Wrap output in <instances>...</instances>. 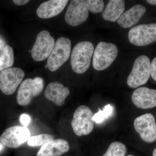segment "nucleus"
<instances>
[{"label": "nucleus", "instance_id": "obj_1", "mask_svg": "<svg viewBox=\"0 0 156 156\" xmlns=\"http://www.w3.org/2000/svg\"><path fill=\"white\" fill-rule=\"evenodd\" d=\"M94 52L93 44L88 41L78 43L74 47L71 55V65L75 73L83 74L87 71Z\"/></svg>", "mask_w": 156, "mask_h": 156}, {"label": "nucleus", "instance_id": "obj_2", "mask_svg": "<svg viewBox=\"0 0 156 156\" xmlns=\"http://www.w3.org/2000/svg\"><path fill=\"white\" fill-rule=\"evenodd\" d=\"M150 59L145 55H141L134 61L132 70L127 79L128 87L136 89L145 84L151 76Z\"/></svg>", "mask_w": 156, "mask_h": 156}, {"label": "nucleus", "instance_id": "obj_3", "mask_svg": "<svg viewBox=\"0 0 156 156\" xmlns=\"http://www.w3.org/2000/svg\"><path fill=\"white\" fill-rule=\"evenodd\" d=\"M118 54V48L114 44L100 42L98 44L93 53V68L98 71L106 69L115 61Z\"/></svg>", "mask_w": 156, "mask_h": 156}, {"label": "nucleus", "instance_id": "obj_4", "mask_svg": "<svg viewBox=\"0 0 156 156\" xmlns=\"http://www.w3.org/2000/svg\"><path fill=\"white\" fill-rule=\"evenodd\" d=\"M94 114L91 109L81 105L76 109L71 122L75 134L78 136L88 135L94 129Z\"/></svg>", "mask_w": 156, "mask_h": 156}, {"label": "nucleus", "instance_id": "obj_5", "mask_svg": "<svg viewBox=\"0 0 156 156\" xmlns=\"http://www.w3.org/2000/svg\"><path fill=\"white\" fill-rule=\"evenodd\" d=\"M71 51L70 39L60 37L56 41L53 51L48 57L47 65L50 71L58 70L67 61Z\"/></svg>", "mask_w": 156, "mask_h": 156}, {"label": "nucleus", "instance_id": "obj_6", "mask_svg": "<svg viewBox=\"0 0 156 156\" xmlns=\"http://www.w3.org/2000/svg\"><path fill=\"white\" fill-rule=\"evenodd\" d=\"M44 88V80L40 77L26 79L21 83L17 92V103L21 106L30 104L34 98L38 96Z\"/></svg>", "mask_w": 156, "mask_h": 156}, {"label": "nucleus", "instance_id": "obj_7", "mask_svg": "<svg viewBox=\"0 0 156 156\" xmlns=\"http://www.w3.org/2000/svg\"><path fill=\"white\" fill-rule=\"evenodd\" d=\"M128 39L131 44L139 47L152 44L156 41V23L133 27L128 33Z\"/></svg>", "mask_w": 156, "mask_h": 156}, {"label": "nucleus", "instance_id": "obj_8", "mask_svg": "<svg viewBox=\"0 0 156 156\" xmlns=\"http://www.w3.org/2000/svg\"><path fill=\"white\" fill-rule=\"evenodd\" d=\"M55 45V40L47 30L40 32L31 50V56L35 61H43L48 58Z\"/></svg>", "mask_w": 156, "mask_h": 156}, {"label": "nucleus", "instance_id": "obj_9", "mask_svg": "<svg viewBox=\"0 0 156 156\" xmlns=\"http://www.w3.org/2000/svg\"><path fill=\"white\" fill-rule=\"evenodd\" d=\"M25 73L19 68H10L0 73V89L4 94L11 95L22 82Z\"/></svg>", "mask_w": 156, "mask_h": 156}, {"label": "nucleus", "instance_id": "obj_10", "mask_svg": "<svg viewBox=\"0 0 156 156\" xmlns=\"http://www.w3.org/2000/svg\"><path fill=\"white\" fill-rule=\"evenodd\" d=\"M134 129L140 138L146 142L156 140V122L154 117L151 113L137 117L134 121Z\"/></svg>", "mask_w": 156, "mask_h": 156}, {"label": "nucleus", "instance_id": "obj_11", "mask_svg": "<svg viewBox=\"0 0 156 156\" xmlns=\"http://www.w3.org/2000/svg\"><path fill=\"white\" fill-rule=\"evenodd\" d=\"M30 137L28 128L20 126L8 128L0 136V140L4 145L9 148L19 147Z\"/></svg>", "mask_w": 156, "mask_h": 156}, {"label": "nucleus", "instance_id": "obj_12", "mask_svg": "<svg viewBox=\"0 0 156 156\" xmlns=\"http://www.w3.org/2000/svg\"><path fill=\"white\" fill-rule=\"evenodd\" d=\"M89 15L86 1L72 0L68 7L65 20L69 25L78 26L87 20Z\"/></svg>", "mask_w": 156, "mask_h": 156}, {"label": "nucleus", "instance_id": "obj_13", "mask_svg": "<svg viewBox=\"0 0 156 156\" xmlns=\"http://www.w3.org/2000/svg\"><path fill=\"white\" fill-rule=\"evenodd\" d=\"M132 102L137 108H152L156 107V90L147 87H140L133 92Z\"/></svg>", "mask_w": 156, "mask_h": 156}, {"label": "nucleus", "instance_id": "obj_14", "mask_svg": "<svg viewBox=\"0 0 156 156\" xmlns=\"http://www.w3.org/2000/svg\"><path fill=\"white\" fill-rule=\"evenodd\" d=\"M68 87H65L59 82H51L48 84L45 90V97L57 106H61L65 103V101L69 95Z\"/></svg>", "mask_w": 156, "mask_h": 156}, {"label": "nucleus", "instance_id": "obj_15", "mask_svg": "<svg viewBox=\"0 0 156 156\" xmlns=\"http://www.w3.org/2000/svg\"><path fill=\"white\" fill-rule=\"evenodd\" d=\"M68 2V0H50L45 2L37 9V15L42 19L56 17L63 11Z\"/></svg>", "mask_w": 156, "mask_h": 156}, {"label": "nucleus", "instance_id": "obj_16", "mask_svg": "<svg viewBox=\"0 0 156 156\" xmlns=\"http://www.w3.org/2000/svg\"><path fill=\"white\" fill-rule=\"evenodd\" d=\"M67 140L63 139H53L42 146L37 156H60L69 151Z\"/></svg>", "mask_w": 156, "mask_h": 156}, {"label": "nucleus", "instance_id": "obj_17", "mask_svg": "<svg viewBox=\"0 0 156 156\" xmlns=\"http://www.w3.org/2000/svg\"><path fill=\"white\" fill-rule=\"evenodd\" d=\"M146 9L141 5H136L124 12L118 20V23L124 28L131 27L139 22L145 14Z\"/></svg>", "mask_w": 156, "mask_h": 156}, {"label": "nucleus", "instance_id": "obj_18", "mask_svg": "<svg viewBox=\"0 0 156 156\" xmlns=\"http://www.w3.org/2000/svg\"><path fill=\"white\" fill-rule=\"evenodd\" d=\"M125 10L123 0H110L102 13V17L106 21L115 22L119 20Z\"/></svg>", "mask_w": 156, "mask_h": 156}, {"label": "nucleus", "instance_id": "obj_19", "mask_svg": "<svg viewBox=\"0 0 156 156\" xmlns=\"http://www.w3.org/2000/svg\"><path fill=\"white\" fill-rule=\"evenodd\" d=\"M14 50L9 45H6L0 55V72L10 68L14 63Z\"/></svg>", "mask_w": 156, "mask_h": 156}, {"label": "nucleus", "instance_id": "obj_20", "mask_svg": "<svg viewBox=\"0 0 156 156\" xmlns=\"http://www.w3.org/2000/svg\"><path fill=\"white\" fill-rule=\"evenodd\" d=\"M127 149L124 144L118 141L112 143L102 156H125Z\"/></svg>", "mask_w": 156, "mask_h": 156}, {"label": "nucleus", "instance_id": "obj_21", "mask_svg": "<svg viewBox=\"0 0 156 156\" xmlns=\"http://www.w3.org/2000/svg\"><path fill=\"white\" fill-rule=\"evenodd\" d=\"M54 139V137L49 134H41L31 136L27 140L29 146L37 147L43 146L44 144Z\"/></svg>", "mask_w": 156, "mask_h": 156}, {"label": "nucleus", "instance_id": "obj_22", "mask_svg": "<svg viewBox=\"0 0 156 156\" xmlns=\"http://www.w3.org/2000/svg\"><path fill=\"white\" fill-rule=\"evenodd\" d=\"M113 110V107L111 105H105L102 109H99L98 112L94 115V122L97 124L102 122L111 115Z\"/></svg>", "mask_w": 156, "mask_h": 156}, {"label": "nucleus", "instance_id": "obj_23", "mask_svg": "<svg viewBox=\"0 0 156 156\" xmlns=\"http://www.w3.org/2000/svg\"><path fill=\"white\" fill-rule=\"evenodd\" d=\"M86 2L89 11L94 14L101 13L104 8V2L102 0H87Z\"/></svg>", "mask_w": 156, "mask_h": 156}, {"label": "nucleus", "instance_id": "obj_24", "mask_svg": "<svg viewBox=\"0 0 156 156\" xmlns=\"http://www.w3.org/2000/svg\"><path fill=\"white\" fill-rule=\"evenodd\" d=\"M20 122L24 127H27L30 122V117L26 114H23L20 115Z\"/></svg>", "mask_w": 156, "mask_h": 156}, {"label": "nucleus", "instance_id": "obj_25", "mask_svg": "<svg viewBox=\"0 0 156 156\" xmlns=\"http://www.w3.org/2000/svg\"><path fill=\"white\" fill-rule=\"evenodd\" d=\"M150 73L151 76L156 82V57L151 62Z\"/></svg>", "mask_w": 156, "mask_h": 156}, {"label": "nucleus", "instance_id": "obj_26", "mask_svg": "<svg viewBox=\"0 0 156 156\" xmlns=\"http://www.w3.org/2000/svg\"><path fill=\"white\" fill-rule=\"evenodd\" d=\"M30 2L29 0H14L13 3L18 6H22L26 5Z\"/></svg>", "mask_w": 156, "mask_h": 156}, {"label": "nucleus", "instance_id": "obj_27", "mask_svg": "<svg viewBox=\"0 0 156 156\" xmlns=\"http://www.w3.org/2000/svg\"><path fill=\"white\" fill-rule=\"evenodd\" d=\"M6 45V43L5 41L1 37H0V49L3 50Z\"/></svg>", "mask_w": 156, "mask_h": 156}, {"label": "nucleus", "instance_id": "obj_28", "mask_svg": "<svg viewBox=\"0 0 156 156\" xmlns=\"http://www.w3.org/2000/svg\"><path fill=\"white\" fill-rule=\"evenodd\" d=\"M147 2L149 3L151 5H156V0H147Z\"/></svg>", "mask_w": 156, "mask_h": 156}, {"label": "nucleus", "instance_id": "obj_29", "mask_svg": "<svg viewBox=\"0 0 156 156\" xmlns=\"http://www.w3.org/2000/svg\"><path fill=\"white\" fill-rule=\"evenodd\" d=\"M153 156H156V148L154 150L152 153Z\"/></svg>", "mask_w": 156, "mask_h": 156}, {"label": "nucleus", "instance_id": "obj_30", "mask_svg": "<svg viewBox=\"0 0 156 156\" xmlns=\"http://www.w3.org/2000/svg\"><path fill=\"white\" fill-rule=\"evenodd\" d=\"M3 148V145L2 144L0 143V152H1V151L2 150Z\"/></svg>", "mask_w": 156, "mask_h": 156}, {"label": "nucleus", "instance_id": "obj_31", "mask_svg": "<svg viewBox=\"0 0 156 156\" xmlns=\"http://www.w3.org/2000/svg\"><path fill=\"white\" fill-rule=\"evenodd\" d=\"M127 156H134L133 155L130 154V155H128Z\"/></svg>", "mask_w": 156, "mask_h": 156}]
</instances>
